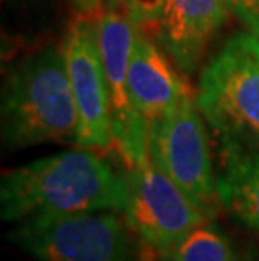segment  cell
Segmentation results:
<instances>
[{
  "mask_svg": "<svg viewBox=\"0 0 259 261\" xmlns=\"http://www.w3.org/2000/svg\"><path fill=\"white\" fill-rule=\"evenodd\" d=\"M126 177L90 148L59 152L2 175L0 216L22 221L41 213L125 211Z\"/></svg>",
  "mask_w": 259,
  "mask_h": 261,
  "instance_id": "obj_1",
  "label": "cell"
},
{
  "mask_svg": "<svg viewBox=\"0 0 259 261\" xmlns=\"http://www.w3.org/2000/svg\"><path fill=\"white\" fill-rule=\"evenodd\" d=\"M79 115L63 51L46 46L7 76L2 93V140L10 148L76 143Z\"/></svg>",
  "mask_w": 259,
  "mask_h": 261,
  "instance_id": "obj_2",
  "label": "cell"
},
{
  "mask_svg": "<svg viewBox=\"0 0 259 261\" xmlns=\"http://www.w3.org/2000/svg\"><path fill=\"white\" fill-rule=\"evenodd\" d=\"M195 103L220 153L259 152V34L239 32L202 71Z\"/></svg>",
  "mask_w": 259,
  "mask_h": 261,
  "instance_id": "obj_3",
  "label": "cell"
},
{
  "mask_svg": "<svg viewBox=\"0 0 259 261\" xmlns=\"http://www.w3.org/2000/svg\"><path fill=\"white\" fill-rule=\"evenodd\" d=\"M128 229L113 213H41L22 219L9 240L37 261H135Z\"/></svg>",
  "mask_w": 259,
  "mask_h": 261,
  "instance_id": "obj_4",
  "label": "cell"
},
{
  "mask_svg": "<svg viewBox=\"0 0 259 261\" xmlns=\"http://www.w3.org/2000/svg\"><path fill=\"white\" fill-rule=\"evenodd\" d=\"M126 184L125 221L140 241L145 261L172 256L192 231L207 223L202 209L152 159L128 170Z\"/></svg>",
  "mask_w": 259,
  "mask_h": 261,
  "instance_id": "obj_5",
  "label": "cell"
},
{
  "mask_svg": "<svg viewBox=\"0 0 259 261\" xmlns=\"http://www.w3.org/2000/svg\"><path fill=\"white\" fill-rule=\"evenodd\" d=\"M194 96H187L174 112L150 123L148 152L209 219L220 207L219 179L209 148V137Z\"/></svg>",
  "mask_w": 259,
  "mask_h": 261,
  "instance_id": "obj_6",
  "label": "cell"
},
{
  "mask_svg": "<svg viewBox=\"0 0 259 261\" xmlns=\"http://www.w3.org/2000/svg\"><path fill=\"white\" fill-rule=\"evenodd\" d=\"M100 53L109 98L114 153L131 170L147 159L148 121L135 108L128 88V66L135 44L136 25L120 9L101 10L95 17Z\"/></svg>",
  "mask_w": 259,
  "mask_h": 261,
  "instance_id": "obj_7",
  "label": "cell"
},
{
  "mask_svg": "<svg viewBox=\"0 0 259 261\" xmlns=\"http://www.w3.org/2000/svg\"><path fill=\"white\" fill-rule=\"evenodd\" d=\"M61 51L79 115L76 147L101 155L114 152L108 85L95 17L79 15L69 25Z\"/></svg>",
  "mask_w": 259,
  "mask_h": 261,
  "instance_id": "obj_8",
  "label": "cell"
},
{
  "mask_svg": "<svg viewBox=\"0 0 259 261\" xmlns=\"http://www.w3.org/2000/svg\"><path fill=\"white\" fill-rule=\"evenodd\" d=\"M128 88L131 101L148 125L195 94L138 25L128 66Z\"/></svg>",
  "mask_w": 259,
  "mask_h": 261,
  "instance_id": "obj_9",
  "label": "cell"
},
{
  "mask_svg": "<svg viewBox=\"0 0 259 261\" xmlns=\"http://www.w3.org/2000/svg\"><path fill=\"white\" fill-rule=\"evenodd\" d=\"M224 0H165L157 34L177 66L192 71L209 39L227 19Z\"/></svg>",
  "mask_w": 259,
  "mask_h": 261,
  "instance_id": "obj_10",
  "label": "cell"
},
{
  "mask_svg": "<svg viewBox=\"0 0 259 261\" xmlns=\"http://www.w3.org/2000/svg\"><path fill=\"white\" fill-rule=\"evenodd\" d=\"M219 194L224 207L259 234V152L222 155Z\"/></svg>",
  "mask_w": 259,
  "mask_h": 261,
  "instance_id": "obj_11",
  "label": "cell"
},
{
  "mask_svg": "<svg viewBox=\"0 0 259 261\" xmlns=\"http://www.w3.org/2000/svg\"><path fill=\"white\" fill-rule=\"evenodd\" d=\"M172 261H241L233 243L216 227L202 224L172 253Z\"/></svg>",
  "mask_w": 259,
  "mask_h": 261,
  "instance_id": "obj_12",
  "label": "cell"
},
{
  "mask_svg": "<svg viewBox=\"0 0 259 261\" xmlns=\"http://www.w3.org/2000/svg\"><path fill=\"white\" fill-rule=\"evenodd\" d=\"M165 0H120V10L141 29L155 27L162 17Z\"/></svg>",
  "mask_w": 259,
  "mask_h": 261,
  "instance_id": "obj_13",
  "label": "cell"
},
{
  "mask_svg": "<svg viewBox=\"0 0 259 261\" xmlns=\"http://www.w3.org/2000/svg\"><path fill=\"white\" fill-rule=\"evenodd\" d=\"M225 7L259 34V0H224Z\"/></svg>",
  "mask_w": 259,
  "mask_h": 261,
  "instance_id": "obj_14",
  "label": "cell"
},
{
  "mask_svg": "<svg viewBox=\"0 0 259 261\" xmlns=\"http://www.w3.org/2000/svg\"><path fill=\"white\" fill-rule=\"evenodd\" d=\"M76 10L81 15H88V17H96L101 12V5L104 0H71Z\"/></svg>",
  "mask_w": 259,
  "mask_h": 261,
  "instance_id": "obj_15",
  "label": "cell"
},
{
  "mask_svg": "<svg viewBox=\"0 0 259 261\" xmlns=\"http://www.w3.org/2000/svg\"><path fill=\"white\" fill-rule=\"evenodd\" d=\"M106 9H120V0H104Z\"/></svg>",
  "mask_w": 259,
  "mask_h": 261,
  "instance_id": "obj_16",
  "label": "cell"
}]
</instances>
